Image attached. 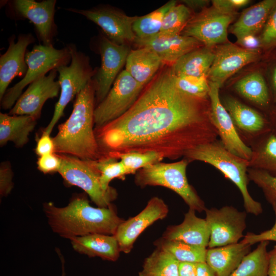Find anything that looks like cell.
<instances>
[{
	"label": "cell",
	"mask_w": 276,
	"mask_h": 276,
	"mask_svg": "<svg viewBox=\"0 0 276 276\" xmlns=\"http://www.w3.org/2000/svg\"><path fill=\"white\" fill-rule=\"evenodd\" d=\"M101 156L111 152H152L174 160L218 136L210 102L176 85L171 68L161 72L118 119L95 128Z\"/></svg>",
	"instance_id": "1"
},
{
	"label": "cell",
	"mask_w": 276,
	"mask_h": 276,
	"mask_svg": "<svg viewBox=\"0 0 276 276\" xmlns=\"http://www.w3.org/2000/svg\"><path fill=\"white\" fill-rule=\"evenodd\" d=\"M43 208L52 230L68 239L92 234L113 235L124 220L112 204L107 208H94L84 194L73 195L64 207L49 202L44 203Z\"/></svg>",
	"instance_id": "2"
},
{
	"label": "cell",
	"mask_w": 276,
	"mask_h": 276,
	"mask_svg": "<svg viewBox=\"0 0 276 276\" xmlns=\"http://www.w3.org/2000/svg\"><path fill=\"white\" fill-rule=\"evenodd\" d=\"M95 94V83L91 79L76 96L70 116L58 126L53 137L55 153L84 160H95L101 157L93 128Z\"/></svg>",
	"instance_id": "3"
},
{
	"label": "cell",
	"mask_w": 276,
	"mask_h": 276,
	"mask_svg": "<svg viewBox=\"0 0 276 276\" xmlns=\"http://www.w3.org/2000/svg\"><path fill=\"white\" fill-rule=\"evenodd\" d=\"M184 158L189 162H203L217 169L239 190L246 213L255 216L262 213L261 203L253 199L247 189L248 160L228 151L220 141L199 145L188 151Z\"/></svg>",
	"instance_id": "4"
},
{
	"label": "cell",
	"mask_w": 276,
	"mask_h": 276,
	"mask_svg": "<svg viewBox=\"0 0 276 276\" xmlns=\"http://www.w3.org/2000/svg\"><path fill=\"white\" fill-rule=\"evenodd\" d=\"M189 161L186 158L171 163H157L142 168L135 173V183L141 188L162 186L179 195L189 209L205 211L204 202L189 184L186 175Z\"/></svg>",
	"instance_id": "5"
},
{
	"label": "cell",
	"mask_w": 276,
	"mask_h": 276,
	"mask_svg": "<svg viewBox=\"0 0 276 276\" xmlns=\"http://www.w3.org/2000/svg\"><path fill=\"white\" fill-rule=\"evenodd\" d=\"M25 60L28 66L25 76L8 88L1 100V107L4 110L13 107L25 87L51 71L67 65L71 61V55L67 46L57 49L53 44H40L27 52Z\"/></svg>",
	"instance_id": "6"
},
{
	"label": "cell",
	"mask_w": 276,
	"mask_h": 276,
	"mask_svg": "<svg viewBox=\"0 0 276 276\" xmlns=\"http://www.w3.org/2000/svg\"><path fill=\"white\" fill-rule=\"evenodd\" d=\"M67 46L71 53V61L69 65H64L57 68L60 87L59 99L55 106L53 117L43 130L50 134L63 116L67 105L92 79L96 71L90 67L88 57L78 51L74 44H68Z\"/></svg>",
	"instance_id": "7"
},
{
	"label": "cell",
	"mask_w": 276,
	"mask_h": 276,
	"mask_svg": "<svg viewBox=\"0 0 276 276\" xmlns=\"http://www.w3.org/2000/svg\"><path fill=\"white\" fill-rule=\"evenodd\" d=\"M59 154L62 163L58 173L67 185L82 189L98 207L107 208L112 204V201L117 197V192L112 187L108 190L103 189L96 160H84L69 155Z\"/></svg>",
	"instance_id": "8"
},
{
	"label": "cell",
	"mask_w": 276,
	"mask_h": 276,
	"mask_svg": "<svg viewBox=\"0 0 276 276\" xmlns=\"http://www.w3.org/2000/svg\"><path fill=\"white\" fill-rule=\"evenodd\" d=\"M143 87L125 70L120 72L106 97L95 107L96 127L102 126L124 114L137 99Z\"/></svg>",
	"instance_id": "9"
},
{
	"label": "cell",
	"mask_w": 276,
	"mask_h": 276,
	"mask_svg": "<svg viewBox=\"0 0 276 276\" xmlns=\"http://www.w3.org/2000/svg\"><path fill=\"white\" fill-rule=\"evenodd\" d=\"M205 212L210 233L209 248L237 243L244 237L246 227V212L233 206L211 208Z\"/></svg>",
	"instance_id": "10"
},
{
	"label": "cell",
	"mask_w": 276,
	"mask_h": 276,
	"mask_svg": "<svg viewBox=\"0 0 276 276\" xmlns=\"http://www.w3.org/2000/svg\"><path fill=\"white\" fill-rule=\"evenodd\" d=\"M97 47L101 64L92 78L96 88V106L106 97L130 52L125 44H117L102 34L98 37Z\"/></svg>",
	"instance_id": "11"
},
{
	"label": "cell",
	"mask_w": 276,
	"mask_h": 276,
	"mask_svg": "<svg viewBox=\"0 0 276 276\" xmlns=\"http://www.w3.org/2000/svg\"><path fill=\"white\" fill-rule=\"evenodd\" d=\"M234 15L213 6L205 9L191 18L183 29L182 35L193 37L209 48L225 42Z\"/></svg>",
	"instance_id": "12"
},
{
	"label": "cell",
	"mask_w": 276,
	"mask_h": 276,
	"mask_svg": "<svg viewBox=\"0 0 276 276\" xmlns=\"http://www.w3.org/2000/svg\"><path fill=\"white\" fill-rule=\"evenodd\" d=\"M66 10L80 14L99 26L105 35L112 41L125 44L134 41L136 36L133 25L137 16H129L109 6L95 7L90 9L67 8Z\"/></svg>",
	"instance_id": "13"
},
{
	"label": "cell",
	"mask_w": 276,
	"mask_h": 276,
	"mask_svg": "<svg viewBox=\"0 0 276 276\" xmlns=\"http://www.w3.org/2000/svg\"><path fill=\"white\" fill-rule=\"evenodd\" d=\"M209 84L211 119L221 142L233 154L249 160L252 154L251 148L242 140L230 114L220 101L219 86L209 81Z\"/></svg>",
	"instance_id": "14"
},
{
	"label": "cell",
	"mask_w": 276,
	"mask_h": 276,
	"mask_svg": "<svg viewBox=\"0 0 276 276\" xmlns=\"http://www.w3.org/2000/svg\"><path fill=\"white\" fill-rule=\"evenodd\" d=\"M168 212V205L164 201L158 197H153L139 214L123 220L113 235L121 251L129 253L136 239L143 231L155 221L166 217Z\"/></svg>",
	"instance_id": "15"
},
{
	"label": "cell",
	"mask_w": 276,
	"mask_h": 276,
	"mask_svg": "<svg viewBox=\"0 0 276 276\" xmlns=\"http://www.w3.org/2000/svg\"><path fill=\"white\" fill-rule=\"evenodd\" d=\"M9 3L16 17L33 24L42 44H53L57 31L54 21L56 0H13Z\"/></svg>",
	"instance_id": "16"
},
{
	"label": "cell",
	"mask_w": 276,
	"mask_h": 276,
	"mask_svg": "<svg viewBox=\"0 0 276 276\" xmlns=\"http://www.w3.org/2000/svg\"><path fill=\"white\" fill-rule=\"evenodd\" d=\"M57 73V69H54L30 84L9 114L30 116L38 120L45 102L57 97L60 92L59 83L56 80Z\"/></svg>",
	"instance_id": "17"
},
{
	"label": "cell",
	"mask_w": 276,
	"mask_h": 276,
	"mask_svg": "<svg viewBox=\"0 0 276 276\" xmlns=\"http://www.w3.org/2000/svg\"><path fill=\"white\" fill-rule=\"evenodd\" d=\"M260 56V50H249L231 43L223 44L215 52L208 81L220 88L227 79L245 65L256 61Z\"/></svg>",
	"instance_id": "18"
},
{
	"label": "cell",
	"mask_w": 276,
	"mask_h": 276,
	"mask_svg": "<svg viewBox=\"0 0 276 276\" xmlns=\"http://www.w3.org/2000/svg\"><path fill=\"white\" fill-rule=\"evenodd\" d=\"M8 40V48L0 57V101L12 80L25 76L28 69L25 60L27 49L35 39L32 34L27 33L19 35L16 41L14 35Z\"/></svg>",
	"instance_id": "19"
},
{
	"label": "cell",
	"mask_w": 276,
	"mask_h": 276,
	"mask_svg": "<svg viewBox=\"0 0 276 276\" xmlns=\"http://www.w3.org/2000/svg\"><path fill=\"white\" fill-rule=\"evenodd\" d=\"M134 42L141 47L155 52L163 62L172 64L183 55L200 48L202 45L195 38L182 34L158 33L146 39L135 38Z\"/></svg>",
	"instance_id": "20"
},
{
	"label": "cell",
	"mask_w": 276,
	"mask_h": 276,
	"mask_svg": "<svg viewBox=\"0 0 276 276\" xmlns=\"http://www.w3.org/2000/svg\"><path fill=\"white\" fill-rule=\"evenodd\" d=\"M223 105L230 114L235 125L244 134L258 137L272 131L268 118L233 97H226Z\"/></svg>",
	"instance_id": "21"
},
{
	"label": "cell",
	"mask_w": 276,
	"mask_h": 276,
	"mask_svg": "<svg viewBox=\"0 0 276 276\" xmlns=\"http://www.w3.org/2000/svg\"><path fill=\"white\" fill-rule=\"evenodd\" d=\"M195 212L189 209L185 215L183 221L178 225L169 226L162 238L208 247L210 233L206 221L205 219L198 217Z\"/></svg>",
	"instance_id": "22"
},
{
	"label": "cell",
	"mask_w": 276,
	"mask_h": 276,
	"mask_svg": "<svg viewBox=\"0 0 276 276\" xmlns=\"http://www.w3.org/2000/svg\"><path fill=\"white\" fill-rule=\"evenodd\" d=\"M251 246L241 241L237 243L208 248L205 262L217 276H229L250 252Z\"/></svg>",
	"instance_id": "23"
},
{
	"label": "cell",
	"mask_w": 276,
	"mask_h": 276,
	"mask_svg": "<svg viewBox=\"0 0 276 276\" xmlns=\"http://www.w3.org/2000/svg\"><path fill=\"white\" fill-rule=\"evenodd\" d=\"M73 249L89 257H99L114 262L121 251L119 243L114 235L92 234L75 237L70 239Z\"/></svg>",
	"instance_id": "24"
},
{
	"label": "cell",
	"mask_w": 276,
	"mask_h": 276,
	"mask_svg": "<svg viewBox=\"0 0 276 276\" xmlns=\"http://www.w3.org/2000/svg\"><path fill=\"white\" fill-rule=\"evenodd\" d=\"M276 7V0H264L245 10L230 31L240 40L247 35H256L262 31L270 15Z\"/></svg>",
	"instance_id": "25"
},
{
	"label": "cell",
	"mask_w": 276,
	"mask_h": 276,
	"mask_svg": "<svg viewBox=\"0 0 276 276\" xmlns=\"http://www.w3.org/2000/svg\"><path fill=\"white\" fill-rule=\"evenodd\" d=\"M37 119L27 115H10L0 113V146L12 142L20 148L27 144L30 133L34 130Z\"/></svg>",
	"instance_id": "26"
},
{
	"label": "cell",
	"mask_w": 276,
	"mask_h": 276,
	"mask_svg": "<svg viewBox=\"0 0 276 276\" xmlns=\"http://www.w3.org/2000/svg\"><path fill=\"white\" fill-rule=\"evenodd\" d=\"M163 63L153 51L145 47L130 51L125 63V70L143 86L153 77Z\"/></svg>",
	"instance_id": "27"
},
{
	"label": "cell",
	"mask_w": 276,
	"mask_h": 276,
	"mask_svg": "<svg viewBox=\"0 0 276 276\" xmlns=\"http://www.w3.org/2000/svg\"><path fill=\"white\" fill-rule=\"evenodd\" d=\"M214 57L215 52L211 48L200 47L182 56L172 65L171 68L175 76L207 78Z\"/></svg>",
	"instance_id": "28"
},
{
	"label": "cell",
	"mask_w": 276,
	"mask_h": 276,
	"mask_svg": "<svg viewBox=\"0 0 276 276\" xmlns=\"http://www.w3.org/2000/svg\"><path fill=\"white\" fill-rule=\"evenodd\" d=\"M237 91L244 98L271 113L274 104L268 84L262 73L255 72L238 80L235 84Z\"/></svg>",
	"instance_id": "29"
},
{
	"label": "cell",
	"mask_w": 276,
	"mask_h": 276,
	"mask_svg": "<svg viewBox=\"0 0 276 276\" xmlns=\"http://www.w3.org/2000/svg\"><path fill=\"white\" fill-rule=\"evenodd\" d=\"M251 150L248 167L276 176V134L271 131L260 136Z\"/></svg>",
	"instance_id": "30"
},
{
	"label": "cell",
	"mask_w": 276,
	"mask_h": 276,
	"mask_svg": "<svg viewBox=\"0 0 276 276\" xmlns=\"http://www.w3.org/2000/svg\"><path fill=\"white\" fill-rule=\"evenodd\" d=\"M154 244L156 248L168 252L179 262H205L206 247L179 241L167 240L162 237L156 240Z\"/></svg>",
	"instance_id": "31"
},
{
	"label": "cell",
	"mask_w": 276,
	"mask_h": 276,
	"mask_svg": "<svg viewBox=\"0 0 276 276\" xmlns=\"http://www.w3.org/2000/svg\"><path fill=\"white\" fill-rule=\"evenodd\" d=\"M269 243L267 241L260 242L229 276H268Z\"/></svg>",
	"instance_id": "32"
},
{
	"label": "cell",
	"mask_w": 276,
	"mask_h": 276,
	"mask_svg": "<svg viewBox=\"0 0 276 276\" xmlns=\"http://www.w3.org/2000/svg\"><path fill=\"white\" fill-rule=\"evenodd\" d=\"M179 263L168 252L156 248L145 259L141 272L148 276H179Z\"/></svg>",
	"instance_id": "33"
},
{
	"label": "cell",
	"mask_w": 276,
	"mask_h": 276,
	"mask_svg": "<svg viewBox=\"0 0 276 276\" xmlns=\"http://www.w3.org/2000/svg\"><path fill=\"white\" fill-rule=\"evenodd\" d=\"M175 4V1H170L148 14L137 16L133 25L136 38L146 39L159 33L166 13Z\"/></svg>",
	"instance_id": "34"
},
{
	"label": "cell",
	"mask_w": 276,
	"mask_h": 276,
	"mask_svg": "<svg viewBox=\"0 0 276 276\" xmlns=\"http://www.w3.org/2000/svg\"><path fill=\"white\" fill-rule=\"evenodd\" d=\"M105 155L120 159L128 174H135L139 170L161 162L164 158L160 154L152 152H111Z\"/></svg>",
	"instance_id": "35"
},
{
	"label": "cell",
	"mask_w": 276,
	"mask_h": 276,
	"mask_svg": "<svg viewBox=\"0 0 276 276\" xmlns=\"http://www.w3.org/2000/svg\"><path fill=\"white\" fill-rule=\"evenodd\" d=\"M191 18V11L187 6L183 4H175L166 13L160 33L179 34Z\"/></svg>",
	"instance_id": "36"
},
{
	"label": "cell",
	"mask_w": 276,
	"mask_h": 276,
	"mask_svg": "<svg viewBox=\"0 0 276 276\" xmlns=\"http://www.w3.org/2000/svg\"><path fill=\"white\" fill-rule=\"evenodd\" d=\"M96 164L100 174V180L103 189L108 190L112 187L110 182L114 178L124 179L128 172L121 161L109 156H102L96 160Z\"/></svg>",
	"instance_id": "37"
},
{
	"label": "cell",
	"mask_w": 276,
	"mask_h": 276,
	"mask_svg": "<svg viewBox=\"0 0 276 276\" xmlns=\"http://www.w3.org/2000/svg\"><path fill=\"white\" fill-rule=\"evenodd\" d=\"M175 77L176 85L183 93L198 98H209L210 87L206 77L191 76Z\"/></svg>",
	"instance_id": "38"
},
{
	"label": "cell",
	"mask_w": 276,
	"mask_h": 276,
	"mask_svg": "<svg viewBox=\"0 0 276 276\" xmlns=\"http://www.w3.org/2000/svg\"><path fill=\"white\" fill-rule=\"evenodd\" d=\"M249 181L254 182L260 188L267 201L276 205V176L258 169L248 168Z\"/></svg>",
	"instance_id": "39"
},
{
	"label": "cell",
	"mask_w": 276,
	"mask_h": 276,
	"mask_svg": "<svg viewBox=\"0 0 276 276\" xmlns=\"http://www.w3.org/2000/svg\"><path fill=\"white\" fill-rule=\"evenodd\" d=\"M259 38L263 49L267 51L276 49V7L270 15Z\"/></svg>",
	"instance_id": "40"
},
{
	"label": "cell",
	"mask_w": 276,
	"mask_h": 276,
	"mask_svg": "<svg viewBox=\"0 0 276 276\" xmlns=\"http://www.w3.org/2000/svg\"><path fill=\"white\" fill-rule=\"evenodd\" d=\"M61 163V156L56 153L39 156L37 161L38 169L44 174L58 172Z\"/></svg>",
	"instance_id": "41"
},
{
	"label": "cell",
	"mask_w": 276,
	"mask_h": 276,
	"mask_svg": "<svg viewBox=\"0 0 276 276\" xmlns=\"http://www.w3.org/2000/svg\"><path fill=\"white\" fill-rule=\"evenodd\" d=\"M13 172L9 162H3L0 165V195L7 196L12 191L14 183L12 179Z\"/></svg>",
	"instance_id": "42"
},
{
	"label": "cell",
	"mask_w": 276,
	"mask_h": 276,
	"mask_svg": "<svg viewBox=\"0 0 276 276\" xmlns=\"http://www.w3.org/2000/svg\"><path fill=\"white\" fill-rule=\"evenodd\" d=\"M272 207L275 214V222L273 226L270 229L258 234L248 232L244 236L243 239L241 240L242 242L249 243L251 245L264 241L276 242V205H272Z\"/></svg>",
	"instance_id": "43"
},
{
	"label": "cell",
	"mask_w": 276,
	"mask_h": 276,
	"mask_svg": "<svg viewBox=\"0 0 276 276\" xmlns=\"http://www.w3.org/2000/svg\"><path fill=\"white\" fill-rule=\"evenodd\" d=\"M248 0H214L213 6L223 12L234 14L235 11L249 3Z\"/></svg>",
	"instance_id": "44"
},
{
	"label": "cell",
	"mask_w": 276,
	"mask_h": 276,
	"mask_svg": "<svg viewBox=\"0 0 276 276\" xmlns=\"http://www.w3.org/2000/svg\"><path fill=\"white\" fill-rule=\"evenodd\" d=\"M35 152L39 156L55 153L53 138L51 137L50 134L43 131L37 142Z\"/></svg>",
	"instance_id": "45"
},
{
	"label": "cell",
	"mask_w": 276,
	"mask_h": 276,
	"mask_svg": "<svg viewBox=\"0 0 276 276\" xmlns=\"http://www.w3.org/2000/svg\"><path fill=\"white\" fill-rule=\"evenodd\" d=\"M237 42L245 49L252 50H260V48L263 49L259 37H257L256 35L244 36L237 40Z\"/></svg>",
	"instance_id": "46"
},
{
	"label": "cell",
	"mask_w": 276,
	"mask_h": 276,
	"mask_svg": "<svg viewBox=\"0 0 276 276\" xmlns=\"http://www.w3.org/2000/svg\"><path fill=\"white\" fill-rule=\"evenodd\" d=\"M197 263L180 262L179 276H196Z\"/></svg>",
	"instance_id": "47"
},
{
	"label": "cell",
	"mask_w": 276,
	"mask_h": 276,
	"mask_svg": "<svg viewBox=\"0 0 276 276\" xmlns=\"http://www.w3.org/2000/svg\"><path fill=\"white\" fill-rule=\"evenodd\" d=\"M270 92L274 104L276 105V62L269 70Z\"/></svg>",
	"instance_id": "48"
},
{
	"label": "cell",
	"mask_w": 276,
	"mask_h": 276,
	"mask_svg": "<svg viewBox=\"0 0 276 276\" xmlns=\"http://www.w3.org/2000/svg\"><path fill=\"white\" fill-rule=\"evenodd\" d=\"M268 276H276V245L268 252Z\"/></svg>",
	"instance_id": "49"
},
{
	"label": "cell",
	"mask_w": 276,
	"mask_h": 276,
	"mask_svg": "<svg viewBox=\"0 0 276 276\" xmlns=\"http://www.w3.org/2000/svg\"><path fill=\"white\" fill-rule=\"evenodd\" d=\"M196 276H217L206 262L197 263Z\"/></svg>",
	"instance_id": "50"
},
{
	"label": "cell",
	"mask_w": 276,
	"mask_h": 276,
	"mask_svg": "<svg viewBox=\"0 0 276 276\" xmlns=\"http://www.w3.org/2000/svg\"><path fill=\"white\" fill-rule=\"evenodd\" d=\"M183 2L189 9L190 8L193 9L202 8L209 3V1L203 0H187Z\"/></svg>",
	"instance_id": "51"
},
{
	"label": "cell",
	"mask_w": 276,
	"mask_h": 276,
	"mask_svg": "<svg viewBox=\"0 0 276 276\" xmlns=\"http://www.w3.org/2000/svg\"><path fill=\"white\" fill-rule=\"evenodd\" d=\"M272 126V131L276 134V105H274L268 117Z\"/></svg>",
	"instance_id": "52"
},
{
	"label": "cell",
	"mask_w": 276,
	"mask_h": 276,
	"mask_svg": "<svg viewBox=\"0 0 276 276\" xmlns=\"http://www.w3.org/2000/svg\"><path fill=\"white\" fill-rule=\"evenodd\" d=\"M59 256L60 257V259L62 263V275L61 276H65V269H64V261L63 257L61 256V254H59Z\"/></svg>",
	"instance_id": "53"
},
{
	"label": "cell",
	"mask_w": 276,
	"mask_h": 276,
	"mask_svg": "<svg viewBox=\"0 0 276 276\" xmlns=\"http://www.w3.org/2000/svg\"><path fill=\"white\" fill-rule=\"evenodd\" d=\"M139 276H148V275H146V274H144L143 272L141 271L139 273Z\"/></svg>",
	"instance_id": "54"
}]
</instances>
